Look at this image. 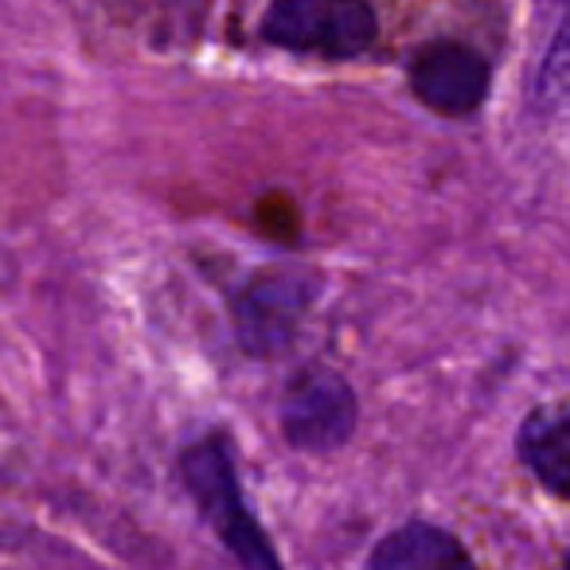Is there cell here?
I'll return each instance as SVG.
<instances>
[{
    "mask_svg": "<svg viewBox=\"0 0 570 570\" xmlns=\"http://www.w3.org/2000/svg\"><path fill=\"white\" fill-rule=\"evenodd\" d=\"M180 473L184 489L199 504V515L207 520V528L219 535V543L238 562H246V567H277V551L269 547L266 531L258 528V520H254L243 500V489H238L227 438L212 434L204 442L188 445L180 458Z\"/></svg>",
    "mask_w": 570,
    "mask_h": 570,
    "instance_id": "cell-1",
    "label": "cell"
},
{
    "mask_svg": "<svg viewBox=\"0 0 570 570\" xmlns=\"http://www.w3.org/2000/svg\"><path fill=\"white\" fill-rule=\"evenodd\" d=\"M380 36L367 0H274L262 17V40L294 56L356 59Z\"/></svg>",
    "mask_w": 570,
    "mask_h": 570,
    "instance_id": "cell-2",
    "label": "cell"
},
{
    "mask_svg": "<svg viewBox=\"0 0 570 570\" xmlns=\"http://www.w3.org/2000/svg\"><path fill=\"white\" fill-rule=\"evenodd\" d=\"M317 297L309 269L269 266L250 274L235 294V333L250 356H274L294 341L309 302Z\"/></svg>",
    "mask_w": 570,
    "mask_h": 570,
    "instance_id": "cell-3",
    "label": "cell"
},
{
    "mask_svg": "<svg viewBox=\"0 0 570 570\" xmlns=\"http://www.w3.org/2000/svg\"><path fill=\"white\" fill-rule=\"evenodd\" d=\"M356 391L328 367H305L282 395V434L294 450L333 453L356 434Z\"/></svg>",
    "mask_w": 570,
    "mask_h": 570,
    "instance_id": "cell-4",
    "label": "cell"
},
{
    "mask_svg": "<svg viewBox=\"0 0 570 570\" xmlns=\"http://www.w3.org/2000/svg\"><path fill=\"white\" fill-rule=\"evenodd\" d=\"M411 90L422 106L445 118H469L489 95V63L476 48L458 40H434L411 59Z\"/></svg>",
    "mask_w": 570,
    "mask_h": 570,
    "instance_id": "cell-5",
    "label": "cell"
},
{
    "mask_svg": "<svg viewBox=\"0 0 570 570\" xmlns=\"http://www.w3.org/2000/svg\"><path fill=\"white\" fill-rule=\"evenodd\" d=\"M515 445L531 476L559 500H570V406L528 414Z\"/></svg>",
    "mask_w": 570,
    "mask_h": 570,
    "instance_id": "cell-6",
    "label": "cell"
},
{
    "mask_svg": "<svg viewBox=\"0 0 570 570\" xmlns=\"http://www.w3.org/2000/svg\"><path fill=\"white\" fill-rule=\"evenodd\" d=\"M367 562L380 570H414V567H469L473 554L458 543L445 528L434 523H406L383 535V543L367 554Z\"/></svg>",
    "mask_w": 570,
    "mask_h": 570,
    "instance_id": "cell-7",
    "label": "cell"
},
{
    "mask_svg": "<svg viewBox=\"0 0 570 570\" xmlns=\"http://www.w3.org/2000/svg\"><path fill=\"white\" fill-rule=\"evenodd\" d=\"M535 102L543 106V110H559V106L570 102V0H567V9H562L559 28H554V36H551L543 67H539Z\"/></svg>",
    "mask_w": 570,
    "mask_h": 570,
    "instance_id": "cell-8",
    "label": "cell"
},
{
    "mask_svg": "<svg viewBox=\"0 0 570 570\" xmlns=\"http://www.w3.org/2000/svg\"><path fill=\"white\" fill-rule=\"evenodd\" d=\"M567 562H570V551H567Z\"/></svg>",
    "mask_w": 570,
    "mask_h": 570,
    "instance_id": "cell-9",
    "label": "cell"
}]
</instances>
